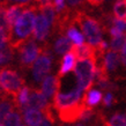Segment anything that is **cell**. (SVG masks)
Here are the masks:
<instances>
[{"mask_svg":"<svg viewBox=\"0 0 126 126\" xmlns=\"http://www.w3.org/2000/svg\"><path fill=\"white\" fill-rule=\"evenodd\" d=\"M66 4H67V8L69 11H74L78 12L80 11V7L83 6V1L84 0H65Z\"/></svg>","mask_w":126,"mask_h":126,"instance_id":"27","label":"cell"},{"mask_svg":"<svg viewBox=\"0 0 126 126\" xmlns=\"http://www.w3.org/2000/svg\"><path fill=\"white\" fill-rule=\"evenodd\" d=\"M77 60L79 59H86V58H95L97 59V51H96V46L92 45L90 43H82L79 45H74L73 44L71 47Z\"/></svg>","mask_w":126,"mask_h":126,"instance_id":"12","label":"cell"},{"mask_svg":"<svg viewBox=\"0 0 126 126\" xmlns=\"http://www.w3.org/2000/svg\"><path fill=\"white\" fill-rule=\"evenodd\" d=\"M81 94H82V92L78 87L68 93L57 92L56 95L53 96V108L57 109V110H60V109H64V108L71 107V105L79 103L81 98H82Z\"/></svg>","mask_w":126,"mask_h":126,"instance_id":"7","label":"cell"},{"mask_svg":"<svg viewBox=\"0 0 126 126\" xmlns=\"http://www.w3.org/2000/svg\"><path fill=\"white\" fill-rule=\"evenodd\" d=\"M14 101H12V97H4L2 101H0V124H2L5 118L7 117L13 110Z\"/></svg>","mask_w":126,"mask_h":126,"instance_id":"18","label":"cell"},{"mask_svg":"<svg viewBox=\"0 0 126 126\" xmlns=\"http://www.w3.org/2000/svg\"><path fill=\"white\" fill-rule=\"evenodd\" d=\"M38 7L37 6H26L21 15L13 26L12 32L9 35V46L11 49H19L21 44L28 41L30 35L34 31L35 19L37 15Z\"/></svg>","mask_w":126,"mask_h":126,"instance_id":"1","label":"cell"},{"mask_svg":"<svg viewBox=\"0 0 126 126\" xmlns=\"http://www.w3.org/2000/svg\"><path fill=\"white\" fill-rule=\"evenodd\" d=\"M2 126H21V116L17 112H13L5 118Z\"/></svg>","mask_w":126,"mask_h":126,"instance_id":"25","label":"cell"},{"mask_svg":"<svg viewBox=\"0 0 126 126\" xmlns=\"http://www.w3.org/2000/svg\"><path fill=\"white\" fill-rule=\"evenodd\" d=\"M50 27H51L50 23L47 22V20L42 14L36 15L35 24H34V31H32L34 38L37 39V41H44L50 32Z\"/></svg>","mask_w":126,"mask_h":126,"instance_id":"11","label":"cell"},{"mask_svg":"<svg viewBox=\"0 0 126 126\" xmlns=\"http://www.w3.org/2000/svg\"><path fill=\"white\" fill-rule=\"evenodd\" d=\"M6 2H15V4H20V5H27L29 4L30 1H32V0H5Z\"/></svg>","mask_w":126,"mask_h":126,"instance_id":"35","label":"cell"},{"mask_svg":"<svg viewBox=\"0 0 126 126\" xmlns=\"http://www.w3.org/2000/svg\"><path fill=\"white\" fill-rule=\"evenodd\" d=\"M65 32H66V35H67V37L71 39V42H72L74 45H79V44H82V43L84 42L83 34H81L80 31L74 27V24H71V26L66 29Z\"/></svg>","mask_w":126,"mask_h":126,"instance_id":"20","label":"cell"},{"mask_svg":"<svg viewBox=\"0 0 126 126\" xmlns=\"http://www.w3.org/2000/svg\"><path fill=\"white\" fill-rule=\"evenodd\" d=\"M21 126H22V125H21Z\"/></svg>","mask_w":126,"mask_h":126,"instance_id":"40","label":"cell"},{"mask_svg":"<svg viewBox=\"0 0 126 126\" xmlns=\"http://www.w3.org/2000/svg\"><path fill=\"white\" fill-rule=\"evenodd\" d=\"M102 103H103L104 107H110L113 103H116V98H115V96H113V94L111 92H108L105 94V96L102 98Z\"/></svg>","mask_w":126,"mask_h":126,"instance_id":"29","label":"cell"},{"mask_svg":"<svg viewBox=\"0 0 126 126\" xmlns=\"http://www.w3.org/2000/svg\"><path fill=\"white\" fill-rule=\"evenodd\" d=\"M49 105L50 104H49V102H47V98L44 96L42 90H38V89H30L28 102L23 109H26V108H31V109H38V110L43 111V110H45Z\"/></svg>","mask_w":126,"mask_h":126,"instance_id":"9","label":"cell"},{"mask_svg":"<svg viewBox=\"0 0 126 126\" xmlns=\"http://www.w3.org/2000/svg\"><path fill=\"white\" fill-rule=\"evenodd\" d=\"M125 42H126V34H122V35H119V36L112 37L109 49L115 51V52H120V50L124 46Z\"/></svg>","mask_w":126,"mask_h":126,"instance_id":"23","label":"cell"},{"mask_svg":"<svg viewBox=\"0 0 126 126\" xmlns=\"http://www.w3.org/2000/svg\"><path fill=\"white\" fill-rule=\"evenodd\" d=\"M52 66V56L47 47H42L41 54L32 64V77L35 81L41 82L49 74Z\"/></svg>","mask_w":126,"mask_h":126,"instance_id":"5","label":"cell"},{"mask_svg":"<svg viewBox=\"0 0 126 126\" xmlns=\"http://www.w3.org/2000/svg\"><path fill=\"white\" fill-rule=\"evenodd\" d=\"M89 4L92 5V6H95V7H97V6H99V5L103 4L104 0H87Z\"/></svg>","mask_w":126,"mask_h":126,"instance_id":"36","label":"cell"},{"mask_svg":"<svg viewBox=\"0 0 126 126\" xmlns=\"http://www.w3.org/2000/svg\"><path fill=\"white\" fill-rule=\"evenodd\" d=\"M60 88V77L58 75H46L42 80V93L46 98H53L56 93Z\"/></svg>","mask_w":126,"mask_h":126,"instance_id":"10","label":"cell"},{"mask_svg":"<svg viewBox=\"0 0 126 126\" xmlns=\"http://www.w3.org/2000/svg\"><path fill=\"white\" fill-rule=\"evenodd\" d=\"M0 126H2V125H1V124H0Z\"/></svg>","mask_w":126,"mask_h":126,"instance_id":"38","label":"cell"},{"mask_svg":"<svg viewBox=\"0 0 126 126\" xmlns=\"http://www.w3.org/2000/svg\"><path fill=\"white\" fill-rule=\"evenodd\" d=\"M13 54H12V49L11 47H5V49L0 50V65H5L8 64L11 61Z\"/></svg>","mask_w":126,"mask_h":126,"instance_id":"26","label":"cell"},{"mask_svg":"<svg viewBox=\"0 0 126 126\" xmlns=\"http://www.w3.org/2000/svg\"><path fill=\"white\" fill-rule=\"evenodd\" d=\"M7 2L5 1V0H0V21H1V19H2V15H4V11L5 8L7 7Z\"/></svg>","mask_w":126,"mask_h":126,"instance_id":"34","label":"cell"},{"mask_svg":"<svg viewBox=\"0 0 126 126\" xmlns=\"http://www.w3.org/2000/svg\"><path fill=\"white\" fill-rule=\"evenodd\" d=\"M19 54H20V64L22 67H30L32 66V64L35 63V60L37 59L39 54H41V51H42V47H39L35 41L32 39H28L26 42L21 44L19 46Z\"/></svg>","mask_w":126,"mask_h":126,"instance_id":"6","label":"cell"},{"mask_svg":"<svg viewBox=\"0 0 126 126\" xmlns=\"http://www.w3.org/2000/svg\"><path fill=\"white\" fill-rule=\"evenodd\" d=\"M104 126H126V115L116 113L108 122H104Z\"/></svg>","mask_w":126,"mask_h":126,"instance_id":"24","label":"cell"},{"mask_svg":"<svg viewBox=\"0 0 126 126\" xmlns=\"http://www.w3.org/2000/svg\"><path fill=\"white\" fill-rule=\"evenodd\" d=\"M38 11H41V14L47 20L50 26H53L54 22H56V16H57V13H56V9H54L53 5L41 7V8H38Z\"/></svg>","mask_w":126,"mask_h":126,"instance_id":"22","label":"cell"},{"mask_svg":"<svg viewBox=\"0 0 126 126\" xmlns=\"http://www.w3.org/2000/svg\"><path fill=\"white\" fill-rule=\"evenodd\" d=\"M102 98H103V95H102L101 90H90V89H88L82 96L83 103L87 107H92V108L97 105L99 102H102Z\"/></svg>","mask_w":126,"mask_h":126,"instance_id":"16","label":"cell"},{"mask_svg":"<svg viewBox=\"0 0 126 126\" xmlns=\"http://www.w3.org/2000/svg\"><path fill=\"white\" fill-rule=\"evenodd\" d=\"M53 123H54V120H52V119H50V118H47V117L44 116V119L39 123L38 125H36V126H52Z\"/></svg>","mask_w":126,"mask_h":126,"instance_id":"33","label":"cell"},{"mask_svg":"<svg viewBox=\"0 0 126 126\" xmlns=\"http://www.w3.org/2000/svg\"><path fill=\"white\" fill-rule=\"evenodd\" d=\"M119 60H120V57H119L118 52H115L112 50L108 49L107 52L104 53L103 58L99 59V63H102L104 65V67L107 68V71H115L117 67H118Z\"/></svg>","mask_w":126,"mask_h":126,"instance_id":"14","label":"cell"},{"mask_svg":"<svg viewBox=\"0 0 126 126\" xmlns=\"http://www.w3.org/2000/svg\"><path fill=\"white\" fill-rule=\"evenodd\" d=\"M23 86L24 80L16 71L11 68L0 69V94H2V97H13L14 99Z\"/></svg>","mask_w":126,"mask_h":126,"instance_id":"4","label":"cell"},{"mask_svg":"<svg viewBox=\"0 0 126 126\" xmlns=\"http://www.w3.org/2000/svg\"><path fill=\"white\" fill-rule=\"evenodd\" d=\"M113 16L126 22V0H116L113 5Z\"/></svg>","mask_w":126,"mask_h":126,"instance_id":"21","label":"cell"},{"mask_svg":"<svg viewBox=\"0 0 126 126\" xmlns=\"http://www.w3.org/2000/svg\"><path fill=\"white\" fill-rule=\"evenodd\" d=\"M23 119L28 126H36L44 119V113L42 110L26 108L23 109Z\"/></svg>","mask_w":126,"mask_h":126,"instance_id":"13","label":"cell"},{"mask_svg":"<svg viewBox=\"0 0 126 126\" xmlns=\"http://www.w3.org/2000/svg\"><path fill=\"white\" fill-rule=\"evenodd\" d=\"M53 7L57 13L64 11L66 8V1L65 0H53Z\"/></svg>","mask_w":126,"mask_h":126,"instance_id":"30","label":"cell"},{"mask_svg":"<svg viewBox=\"0 0 126 126\" xmlns=\"http://www.w3.org/2000/svg\"><path fill=\"white\" fill-rule=\"evenodd\" d=\"M97 59L95 58H86V59H79L74 66V73L77 77V87L81 92H86L90 89L94 81Z\"/></svg>","mask_w":126,"mask_h":126,"instance_id":"3","label":"cell"},{"mask_svg":"<svg viewBox=\"0 0 126 126\" xmlns=\"http://www.w3.org/2000/svg\"><path fill=\"white\" fill-rule=\"evenodd\" d=\"M72 21L74 24L77 23L80 26L82 34L87 38L88 43H90L94 46L98 45L99 42L102 41V28L97 20L87 15L84 12L78 11L74 12Z\"/></svg>","mask_w":126,"mask_h":126,"instance_id":"2","label":"cell"},{"mask_svg":"<svg viewBox=\"0 0 126 126\" xmlns=\"http://www.w3.org/2000/svg\"><path fill=\"white\" fill-rule=\"evenodd\" d=\"M8 41V32L2 26H0V50L7 47Z\"/></svg>","mask_w":126,"mask_h":126,"instance_id":"28","label":"cell"},{"mask_svg":"<svg viewBox=\"0 0 126 126\" xmlns=\"http://www.w3.org/2000/svg\"><path fill=\"white\" fill-rule=\"evenodd\" d=\"M73 43L67 36H60L54 43V52L57 54H65L72 47Z\"/></svg>","mask_w":126,"mask_h":126,"instance_id":"17","label":"cell"},{"mask_svg":"<svg viewBox=\"0 0 126 126\" xmlns=\"http://www.w3.org/2000/svg\"><path fill=\"white\" fill-rule=\"evenodd\" d=\"M37 2V7H44V6H49V5H53V0H35Z\"/></svg>","mask_w":126,"mask_h":126,"instance_id":"31","label":"cell"},{"mask_svg":"<svg viewBox=\"0 0 126 126\" xmlns=\"http://www.w3.org/2000/svg\"><path fill=\"white\" fill-rule=\"evenodd\" d=\"M65 126H68V125H65Z\"/></svg>","mask_w":126,"mask_h":126,"instance_id":"39","label":"cell"},{"mask_svg":"<svg viewBox=\"0 0 126 126\" xmlns=\"http://www.w3.org/2000/svg\"><path fill=\"white\" fill-rule=\"evenodd\" d=\"M77 126H83V125H82V124H78Z\"/></svg>","mask_w":126,"mask_h":126,"instance_id":"37","label":"cell"},{"mask_svg":"<svg viewBox=\"0 0 126 126\" xmlns=\"http://www.w3.org/2000/svg\"><path fill=\"white\" fill-rule=\"evenodd\" d=\"M120 61H122V64L126 67V42L125 44H124V46L122 47V50H120Z\"/></svg>","mask_w":126,"mask_h":126,"instance_id":"32","label":"cell"},{"mask_svg":"<svg viewBox=\"0 0 126 126\" xmlns=\"http://www.w3.org/2000/svg\"><path fill=\"white\" fill-rule=\"evenodd\" d=\"M77 64V58L74 56L72 51L69 50L68 52H66L63 57L61 60V65H60V69L58 73V77H64L65 74H67L68 72H71L72 69H74V66Z\"/></svg>","mask_w":126,"mask_h":126,"instance_id":"15","label":"cell"},{"mask_svg":"<svg viewBox=\"0 0 126 126\" xmlns=\"http://www.w3.org/2000/svg\"><path fill=\"white\" fill-rule=\"evenodd\" d=\"M29 92H30V88H28L27 86H23L19 90V93L16 94L15 98L13 99V101H14V104H15L19 109H21V110L26 107V104H27V102H28Z\"/></svg>","mask_w":126,"mask_h":126,"instance_id":"19","label":"cell"},{"mask_svg":"<svg viewBox=\"0 0 126 126\" xmlns=\"http://www.w3.org/2000/svg\"><path fill=\"white\" fill-rule=\"evenodd\" d=\"M84 108H86V104L83 103V101L81 98L79 103L58 110L59 119L63 123H66V124H72V123L78 122V120H80L82 111H83Z\"/></svg>","mask_w":126,"mask_h":126,"instance_id":"8","label":"cell"}]
</instances>
